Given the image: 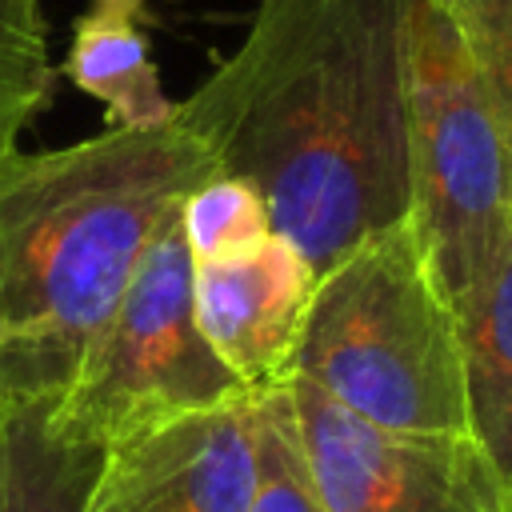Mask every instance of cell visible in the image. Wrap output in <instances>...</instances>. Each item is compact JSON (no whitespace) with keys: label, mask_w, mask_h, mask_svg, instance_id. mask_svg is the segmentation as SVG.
Listing matches in <instances>:
<instances>
[{"label":"cell","mask_w":512,"mask_h":512,"mask_svg":"<svg viewBox=\"0 0 512 512\" xmlns=\"http://www.w3.org/2000/svg\"><path fill=\"white\" fill-rule=\"evenodd\" d=\"M468 432L512 492V240L460 316Z\"/></svg>","instance_id":"8fae6325"},{"label":"cell","mask_w":512,"mask_h":512,"mask_svg":"<svg viewBox=\"0 0 512 512\" xmlns=\"http://www.w3.org/2000/svg\"><path fill=\"white\" fill-rule=\"evenodd\" d=\"M292 376L392 432H468L464 344L412 216L316 276Z\"/></svg>","instance_id":"3957f363"},{"label":"cell","mask_w":512,"mask_h":512,"mask_svg":"<svg viewBox=\"0 0 512 512\" xmlns=\"http://www.w3.org/2000/svg\"><path fill=\"white\" fill-rule=\"evenodd\" d=\"M8 348H28V344H24V340H20V336L0 320V352H8Z\"/></svg>","instance_id":"e0dca14e"},{"label":"cell","mask_w":512,"mask_h":512,"mask_svg":"<svg viewBox=\"0 0 512 512\" xmlns=\"http://www.w3.org/2000/svg\"><path fill=\"white\" fill-rule=\"evenodd\" d=\"M248 512H328L304 456L288 384L256 392V492Z\"/></svg>","instance_id":"4fadbf2b"},{"label":"cell","mask_w":512,"mask_h":512,"mask_svg":"<svg viewBox=\"0 0 512 512\" xmlns=\"http://www.w3.org/2000/svg\"><path fill=\"white\" fill-rule=\"evenodd\" d=\"M248 388L216 360L192 312V256L180 208L148 240L112 316L48 400V424L104 448L156 420L224 404Z\"/></svg>","instance_id":"5b68a950"},{"label":"cell","mask_w":512,"mask_h":512,"mask_svg":"<svg viewBox=\"0 0 512 512\" xmlns=\"http://www.w3.org/2000/svg\"><path fill=\"white\" fill-rule=\"evenodd\" d=\"M288 392L328 512H512V492L472 436L376 428L300 376Z\"/></svg>","instance_id":"8992f818"},{"label":"cell","mask_w":512,"mask_h":512,"mask_svg":"<svg viewBox=\"0 0 512 512\" xmlns=\"http://www.w3.org/2000/svg\"><path fill=\"white\" fill-rule=\"evenodd\" d=\"M216 172L176 120L0 164V320L68 384L148 240Z\"/></svg>","instance_id":"7a4b0ae2"},{"label":"cell","mask_w":512,"mask_h":512,"mask_svg":"<svg viewBox=\"0 0 512 512\" xmlns=\"http://www.w3.org/2000/svg\"><path fill=\"white\" fill-rule=\"evenodd\" d=\"M32 360H40V364H48L40 352H32V348H8V352H0V512H12V488H8V412H12V396H16V384H20V376H24V368L32 364ZM52 368V364H48ZM56 372V368H52ZM60 376V372H56ZM64 380V376H60Z\"/></svg>","instance_id":"2e32d148"},{"label":"cell","mask_w":512,"mask_h":512,"mask_svg":"<svg viewBox=\"0 0 512 512\" xmlns=\"http://www.w3.org/2000/svg\"><path fill=\"white\" fill-rule=\"evenodd\" d=\"M408 216L456 308H472L512 240V160L456 28L432 0H404Z\"/></svg>","instance_id":"277c9868"},{"label":"cell","mask_w":512,"mask_h":512,"mask_svg":"<svg viewBox=\"0 0 512 512\" xmlns=\"http://www.w3.org/2000/svg\"><path fill=\"white\" fill-rule=\"evenodd\" d=\"M312 292L316 268L276 232L240 252L192 260V312L200 336L248 392L292 380Z\"/></svg>","instance_id":"ba28073f"},{"label":"cell","mask_w":512,"mask_h":512,"mask_svg":"<svg viewBox=\"0 0 512 512\" xmlns=\"http://www.w3.org/2000/svg\"><path fill=\"white\" fill-rule=\"evenodd\" d=\"M64 76L104 104L108 128H156L176 112L152 64L148 36L140 32V12L124 4L92 0V8L76 16Z\"/></svg>","instance_id":"9c48e42d"},{"label":"cell","mask_w":512,"mask_h":512,"mask_svg":"<svg viewBox=\"0 0 512 512\" xmlns=\"http://www.w3.org/2000/svg\"><path fill=\"white\" fill-rule=\"evenodd\" d=\"M64 380L32 360L8 412V488L12 512H80L100 448L60 436L48 424V400Z\"/></svg>","instance_id":"30bf717a"},{"label":"cell","mask_w":512,"mask_h":512,"mask_svg":"<svg viewBox=\"0 0 512 512\" xmlns=\"http://www.w3.org/2000/svg\"><path fill=\"white\" fill-rule=\"evenodd\" d=\"M468 48L512 160V0H432Z\"/></svg>","instance_id":"9a60e30c"},{"label":"cell","mask_w":512,"mask_h":512,"mask_svg":"<svg viewBox=\"0 0 512 512\" xmlns=\"http://www.w3.org/2000/svg\"><path fill=\"white\" fill-rule=\"evenodd\" d=\"M256 392L180 412L100 448L80 512H248Z\"/></svg>","instance_id":"52a82bcc"},{"label":"cell","mask_w":512,"mask_h":512,"mask_svg":"<svg viewBox=\"0 0 512 512\" xmlns=\"http://www.w3.org/2000/svg\"><path fill=\"white\" fill-rule=\"evenodd\" d=\"M176 120L320 276L408 216L404 0H256Z\"/></svg>","instance_id":"6da1fadb"},{"label":"cell","mask_w":512,"mask_h":512,"mask_svg":"<svg viewBox=\"0 0 512 512\" xmlns=\"http://www.w3.org/2000/svg\"><path fill=\"white\" fill-rule=\"evenodd\" d=\"M56 88L40 0H0V164Z\"/></svg>","instance_id":"7c38bea8"},{"label":"cell","mask_w":512,"mask_h":512,"mask_svg":"<svg viewBox=\"0 0 512 512\" xmlns=\"http://www.w3.org/2000/svg\"><path fill=\"white\" fill-rule=\"evenodd\" d=\"M104 4H124V8H136V12H144V0H104Z\"/></svg>","instance_id":"ac0fdd59"},{"label":"cell","mask_w":512,"mask_h":512,"mask_svg":"<svg viewBox=\"0 0 512 512\" xmlns=\"http://www.w3.org/2000/svg\"><path fill=\"white\" fill-rule=\"evenodd\" d=\"M180 228H184L188 256L212 260V256H228V252H240L256 240H264L272 232V220L252 184L212 172L184 196Z\"/></svg>","instance_id":"5bb4252c"}]
</instances>
